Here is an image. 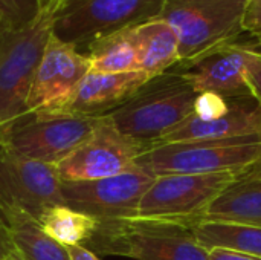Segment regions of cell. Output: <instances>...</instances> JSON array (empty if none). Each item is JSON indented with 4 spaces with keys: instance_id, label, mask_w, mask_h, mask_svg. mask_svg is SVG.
<instances>
[{
    "instance_id": "obj_24",
    "label": "cell",
    "mask_w": 261,
    "mask_h": 260,
    "mask_svg": "<svg viewBox=\"0 0 261 260\" xmlns=\"http://www.w3.org/2000/svg\"><path fill=\"white\" fill-rule=\"evenodd\" d=\"M243 31L251 34L261 46V0H248L243 18Z\"/></svg>"
},
{
    "instance_id": "obj_13",
    "label": "cell",
    "mask_w": 261,
    "mask_h": 260,
    "mask_svg": "<svg viewBox=\"0 0 261 260\" xmlns=\"http://www.w3.org/2000/svg\"><path fill=\"white\" fill-rule=\"evenodd\" d=\"M251 48L237 43L217 48L187 64H176L197 93H214L222 98L249 97L246 58Z\"/></svg>"
},
{
    "instance_id": "obj_21",
    "label": "cell",
    "mask_w": 261,
    "mask_h": 260,
    "mask_svg": "<svg viewBox=\"0 0 261 260\" xmlns=\"http://www.w3.org/2000/svg\"><path fill=\"white\" fill-rule=\"evenodd\" d=\"M41 228L63 247L84 245L95 233L98 221L72 210L67 205H54L43 211L38 219Z\"/></svg>"
},
{
    "instance_id": "obj_29",
    "label": "cell",
    "mask_w": 261,
    "mask_h": 260,
    "mask_svg": "<svg viewBox=\"0 0 261 260\" xmlns=\"http://www.w3.org/2000/svg\"><path fill=\"white\" fill-rule=\"evenodd\" d=\"M5 260H24L15 250H14V247L11 245V250H9V253H8V256H6V259Z\"/></svg>"
},
{
    "instance_id": "obj_15",
    "label": "cell",
    "mask_w": 261,
    "mask_h": 260,
    "mask_svg": "<svg viewBox=\"0 0 261 260\" xmlns=\"http://www.w3.org/2000/svg\"><path fill=\"white\" fill-rule=\"evenodd\" d=\"M151 77L142 70L104 74L90 70L60 112L81 116H106L122 106Z\"/></svg>"
},
{
    "instance_id": "obj_28",
    "label": "cell",
    "mask_w": 261,
    "mask_h": 260,
    "mask_svg": "<svg viewBox=\"0 0 261 260\" xmlns=\"http://www.w3.org/2000/svg\"><path fill=\"white\" fill-rule=\"evenodd\" d=\"M9 250H11V242H9L8 236L5 234V231L0 228V260L6 259Z\"/></svg>"
},
{
    "instance_id": "obj_17",
    "label": "cell",
    "mask_w": 261,
    "mask_h": 260,
    "mask_svg": "<svg viewBox=\"0 0 261 260\" xmlns=\"http://www.w3.org/2000/svg\"><path fill=\"white\" fill-rule=\"evenodd\" d=\"M138 51L139 70L158 77L179 63V37L170 23L161 17L132 28Z\"/></svg>"
},
{
    "instance_id": "obj_12",
    "label": "cell",
    "mask_w": 261,
    "mask_h": 260,
    "mask_svg": "<svg viewBox=\"0 0 261 260\" xmlns=\"http://www.w3.org/2000/svg\"><path fill=\"white\" fill-rule=\"evenodd\" d=\"M87 72L89 57L52 34L28 95V112L63 110Z\"/></svg>"
},
{
    "instance_id": "obj_22",
    "label": "cell",
    "mask_w": 261,
    "mask_h": 260,
    "mask_svg": "<svg viewBox=\"0 0 261 260\" xmlns=\"http://www.w3.org/2000/svg\"><path fill=\"white\" fill-rule=\"evenodd\" d=\"M47 0H0V18L6 26L31 21Z\"/></svg>"
},
{
    "instance_id": "obj_7",
    "label": "cell",
    "mask_w": 261,
    "mask_h": 260,
    "mask_svg": "<svg viewBox=\"0 0 261 260\" xmlns=\"http://www.w3.org/2000/svg\"><path fill=\"white\" fill-rule=\"evenodd\" d=\"M164 5L165 0H63L52 34L84 52L98 38L161 17Z\"/></svg>"
},
{
    "instance_id": "obj_18",
    "label": "cell",
    "mask_w": 261,
    "mask_h": 260,
    "mask_svg": "<svg viewBox=\"0 0 261 260\" xmlns=\"http://www.w3.org/2000/svg\"><path fill=\"white\" fill-rule=\"evenodd\" d=\"M219 221L261 227V179H236L205 210L199 222Z\"/></svg>"
},
{
    "instance_id": "obj_2",
    "label": "cell",
    "mask_w": 261,
    "mask_h": 260,
    "mask_svg": "<svg viewBox=\"0 0 261 260\" xmlns=\"http://www.w3.org/2000/svg\"><path fill=\"white\" fill-rule=\"evenodd\" d=\"M61 3L47 0L31 21L0 26V127L28 112V95Z\"/></svg>"
},
{
    "instance_id": "obj_19",
    "label": "cell",
    "mask_w": 261,
    "mask_h": 260,
    "mask_svg": "<svg viewBox=\"0 0 261 260\" xmlns=\"http://www.w3.org/2000/svg\"><path fill=\"white\" fill-rule=\"evenodd\" d=\"M206 250H229L261 257V227L206 221L191 228Z\"/></svg>"
},
{
    "instance_id": "obj_27",
    "label": "cell",
    "mask_w": 261,
    "mask_h": 260,
    "mask_svg": "<svg viewBox=\"0 0 261 260\" xmlns=\"http://www.w3.org/2000/svg\"><path fill=\"white\" fill-rule=\"evenodd\" d=\"M237 179H261V158L254 164L237 172Z\"/></svg>"
},
{
    "instance_id": "obj_25",
    "label": "cell",
    "mask_w": 261,
    "mask_h": 260,
    "mask_svg": "<svg viewBox=\"0 0 261 260\" xmlns=\"http://www.w3.org/2000/svg\"><path fill=\"white\" fill-rule=\"evenodd\" d=\"M210 260H261V257L236 253L229 250H211L210 251Z\"/></svg>"
},
{
    "instance_id": "obj_3",
    "label": "cell",
    "mask_w": 261,
    "mask_h": 260,
    "mask_svg": "<svg viewBox=\"0 0 261 260\" xmlns=\"http://www.w3.org/2000/svg\"><path fill=\"white\" fill-rule=\"evenodd\" d=\"M83 247L96 256L135 260H210V250L196 239L191 228L136 218L98 222Z\"/></svg>"
},
{
    "instance_id": "obj_14",
    "label": "cell",
    "mask_w": 261,
    "mask_h": 260,
    "mask_svg": "<svg viewBox=\"0 0 261 260\" xmlns=\"http://www.w3.org/2000/svg\"><path fill=\"white\" fill-rule=\"evenodd\" d=\"M254 135H261V104L252 95H249L226 98V104L222 112L213 118H200L191 113L179 126L170 130L158 144L193 143Z\"/></svg>"
},
{
    "instance_id": "obj_31",
    "label": "cell",
    "mask_w": 261,
    "mask_h": 260,
    "mask_svg": "<svg viewBox=\"0 0 261 260\" xmlns=\"http://www.w3.org/2000/svg\"><path fill=\"white\" fill-rule=\"evenodd\" d=\"M0 146H2V143H0Z\"/></svg>"
},
{
    "instance_id": "obj_5",
    "label": "cell",
    "mask_w": 261,
    "mask_h": 260,
    "mask_svg": "<svg viewBox=\"0 0 261 260\" xmlns=\"http://www.w3.org/2000/svg\"><path fill=\"white\" fill-rule=\"evenodd\" d=\"M261 158V135L156 144L136 166L154 176L240 172Z\"/></svg>"
},
{
    "instance_id": "obj_23",
    "label": "cell",
    "mask_w": 261,
    "mask_h": 260,
    "mask_svg": "<svg viewBox=\"0 0 261 260\" xmlns=\"http://www.w3.org/2000/svg\"><path fill=\"white\" fill-rule=\"evenodd\" d=\"M246 77L252 97L261 104V54L249 49L246 58Z\"/></svg>"
},
{
    "instance_id": "obj_9",
    "label": "cell",
    "mask_w": 261,
    "mask_h": 260,
    "mask_svg": "<svg viewBox=\"0 0 261 260\" xmlns=\"http://www.w3.org/2000/svg\"><path fill=\"white\" fill-rule=\"evenodd\" d=\"M148 149L150 146L122 135L106 115L93 133L57 164V173L63 182L115 176L136 167L138 158Z\"/></svg>"
},
{
    "instance_id": "obj_6",
    "label": "cell",
    "mask_w": 261,
    "mask_h": 260,
    "mask_svg": "<svg viewBox=\"0 0 261 260\" xmlns=\"http://www.w3.org/2000/svg\"><path fill=\"white\" fill-rule=\"evenodd\" d=\"M99 121L101 116L67 112H26L0 127V143L24 158L57 167L93 133Z\"/></svg>"
},
{
    "instance_id": "obj_16",
    "label": "cell",
    "mask_w": 261,
    "mask_h": 260,
    "mask_svg": "<svg viewBox=\"0 0 261 260\" xmlns=\"http://www.w3.org/2000/svg\"><path fill=\"white\" fill-rule=\"evenodd\" d=\"M0 228L24 260H70L67 248L46 234L40 222L21 210L0 204Z\"/></svg>"
},
{
    "instance_id": "obj_1",
    "label": "cell",
    "mask_w": 261,
    "mask_h": 260,
    "mask_svg": "<svg viewBox=\"0 0 261 260\" xmlns=\"http://www.w3.org/2000/svg\"><path fill=\"white\" fill-rule=\"evenodd\" d=\"M197 97L188 80L170 69L150 78L109 118L122 135L151 147L194 112Z\"/></svg>"
},
{
    "instance_id": "obj_20",
    "label": "cell",
    "mask_w": 261,
    "mask_h": 260,
    "mask_svg": "<svg viewBox=\"0 0 261 260\" xmlns=\"http://www.w3.org/2000/svg\"><path fill=\"white\" fill-rule=\"evenodd\" d=\"M83 54L89 57L90 70L95 72L122 74L139 70L138 51L132 28L98 38Z\"/></svg>"
},
{
    "instance_id": "obj_4",
    "label": "cell",
    "mask_w": 261,
    "mask_h": 260,
    "mask_svg": "<svg viewBox=\"0 0 261 260\" xmlns=\"http://www.w3.org/2000/svg\"><path fill=\"white\" fill-rule=\"evenodd\" d=\"M248 0H165L161 18L179 37V63L237 43L245 32L243 18Z\"/></svg>"
},
{
    "instance_id": "obj_26",
    "label": "cell",
    "mask_w": 261,
    "mask_h": 260,
    "mask_svg": "<svg viewBox=\"0 0 261 260\" xmlns=\"http://www.w3.org/2000/svg\"><path fill=\"white\" fill-rule=\"evenodd\" d=\"M67 253L70 260H101L99 256L92 253L90 250L84 248L83 245H75V247H67Z\"/></svg>"
},
{
    "instance_id": "obj_11",
    "label": "cell",
    "mask_w": 261,
    "mask_h": 260,
    "mask_svg": "<svg viewBox=\"0 0 261 260\" xmlns=\"http://www.w3.org/2000/svg\"><path fill=\"white\" fill-rule=\"evenodd\" d=\"M0 204L21 210L37 221L49 207L63 205L57 167L0 146Z\"/></svg>"
},
{
    "instance_id": "obj_8",
    "label": "cell",
    "mask_w": 261,
    "mask_h": 260,
    "mask_svg": "<svg viewBox=\"0 0 261 260\" xmlns=\"http://www.w3.org/2000/svg\"><path fill=\"white\" fill-rule=\"evenodd\" d=\"M236 179L237 172L156 176L135 218L193 228L211 202Z\"/></svg>"
},
{
    "instance_id": "obj_30",
    "label": "cell",
    "mask_w": 261,
    "mask_h": 260,
    "mask_svg": "<svg viewBox=\"0 0 261 260\" xmlns=\"http://www.w3.org/2000/svg\"><path fill=\"white\" fill-rule=\"evenodd\" d=\"M2 25H5V23H3V20L0 18V26H2ZM5 26H6V25H5Z\"/></svg>"
},
{
    "instance_id": "obj_10",
    "label": "cell",
    "mask_w": 261,
    "mask_h": 260,
    "mask_svg": "<svg viewBox=\"0 0 261 260\" xmlns=\"http://www.w3.org/2000/svg\"><path fill=\"white\" fill-rule=\"evenodd\" d=\"M154 175L141 167L95 181H61L64 205L81 211L98 222L130 219L136 216L139 202L150 188Z\"/></svg>"
}]
</instances>
